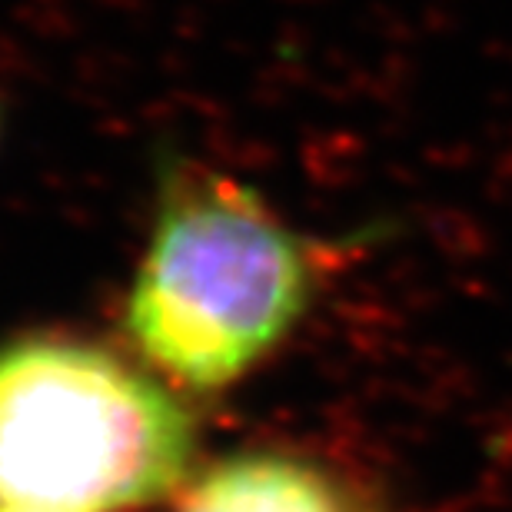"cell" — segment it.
Returning <instances> with one entry per match:
<instances>
[{"label":"cell","mask_w":512,"mask_h":512,"mask_svg":"<svg viewBox=\"0 0 512 512\" xmlns=\"http://www.w3.org/2000/svg\"><path fill=\"white\" fill-rule=\"evenodd\" d=\"M383 233L320 237L286 220L253 183L167 157L124 326L133 346L177 383L230 386L280 350L333 276Z\"/></svg>","instance_id":"6da1fadb"},{"label":"cell","mask_w":512,"mask_h":512,"mask_svg":"<svg viewBox=\"0 0 512 512\" xmlns=\"http://www.w3.org/2000/svg\"><path fill=\"white\" fill-rule=\"evenodd\" d=\"M193 419L104 346L30 336L0 346V506L130 509L180 486Z\"/></svg>","instance_id":"7a4b0ae2"},{"label":"cell","mask_w":512,"mask_h":512,"mask_svg":"<svg viewBox=\"0 0 512 512\" xmlns=\"http://www.w3.org/2000/svg\"><path fill=\"white\" fill-rule=\"evenodd\" d=\"M177 512H350L340 486L310 459L243 453L207 469Z\"/></svg>","instance_id":"3957f363"},{"label":"cell","mask_w":512,"mask_h":512,"mask_svg":"<svg viewBox=\"0 0 512 512\" xmlns=\"http://www.w3.org/2000/svg\"><path fill=\"white\" fill-rule=\"evenodd\" d=\"M0 512H60V509H37V506H0Z\"/></svg>","instance_id":"277c9868"}]
</instances>
